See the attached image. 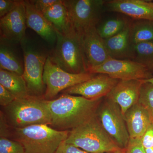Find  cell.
Masks as SVG:
<instances>
[{
    "label": "cell",
    "instance_id": "7402d4cb",
    "mask_svg": "<svg viewBox=\"0 0 153 153\" xmlns=\"http://www.w3.org/2000/svg\"><path fill=\"white\" fill-rule=\"evenodd\" d=\"M130 33L134 45L153 41V21L139 20L131 22Z\"/></svg>",
    "mask_w": 153,
    "mask_h": 153
},
{
    "label": "cell",
    "instance_id": "1f68e13d",
    "mask_svg": "<svg viewBox=\"0 0 153 153\" xmlns=\"http://www.w3.org/2000/svg\"><path fill=\"white\" fill-rule=\"evenodd\" d=\"M7 121L3 111L0 113V137H6L9 138L11 135V132Z\"/></svg>",
    "mask_w": 153,
    "mask_h": 153
},
{
    "label": "cell",
    "instance_id": "ba28073f",
    "mask_svg": "<svg viewBox=\"0 0 153 153\" xmlns=\"http://www.w3.org/2000/svg\"><path fill=\"white\" fill-rule=\"evenodd\" d=\"M96 115L105 130L119 147L126 149L130 138L119 106L106 98L99 107Z\"/></svg>",
    "mask_w": 153,
    "mask_h": 153
},
{
    "label": "cell",
    "instance_id": "30bf717a",
    "mask_svg": "<svg viewBox=\"0 0 153 153\" xmlns=\"http://www.w3.org/2000/svg\"><path fill=\"white\" fill-rule=\"evenodd\" d=\"M91 74H107L118 80L146 79L153 77V73L142 64L131 60L111 58L101 65L88 69Z\"/></svg>",
    "mask_w": 153,
    "mask_h": 153
},
{
    "label": "cell",
    "instance_id": "cb8c5ba5",
    "mask_svg": "<svg viewBox=\"0 0 153 153\" xmlns=\"http://www.w3.org/2000/svg\"><path fill=\"white\" fill-rule=\"evenodd\" d=\"M128 23V22L123 18L108 19L97 27V31L102 39H107L121 32Z\"/></svg>",
    "mask_w": 153,
    "mask_h": 153
},
{
    "label": "cell",
    "instance_id": "d6986e66",
    "mask_svg": "<svg viewBox=\"0 0 153 153\" xmlns=\"http://www.w3.org/2000/svg\"><path fill=\"white\" fill-rule=\"evenodd\" d=\"M42 13L57 32L64 36H76L72 31L68 10L63 0H58Z\"/></svg>",
    "mask_w": 153,
    "mask_h": 153
},
{
    "label": "cell",
    "instance_id": "5bb4252c",
    "mask_svg": "<svg viewBox=\"0 0 153 153\" xmlns=\"http://www.w3.org/2000/svg\"><path fill=\"white\" fill-rule=\"evenodd\" d=\"M143 79L120 80L106 98L116 103L123 115L138 102Z\"/></svg>",
    "mask_w": 153,
    "mask_h": 153
},
{
    "label": "cell",
    "instance_id": "ac0fdd59",
    "mask_svg": "<svg viewBox=\"0 0 153 153\" xmlns=\"http://www.w3.org/2000/svg\"><path fill=\"white\" fill-rule=\"evenodd\" d=\"M130 139H141L152 123L148 111L138 102L124 115Z\"/></svg>",
    "mask_w": 153,
    "mask_h": 153
},
{
    "label": "cell",
    "instance_id": "9c48e42d",
    "mask_svg": "<svg viewBox=\"0 0 153 153\" xmlns=\"http://www.w3.org/2000/svg\"><path fill=\"white\" fill-rule=\"evenodd\" d=\"M94 74L89 72L72 74L64 71L53 63L48 56L44 67L43 80L46 91L44 99L49 100L62 91L90 79Z\"/></svg>",
    "mask_w": 153,
    "mask_h": 153
},
{
    "label": "cell",
    "instance_id": "d6a6232c",
    "mask_svg": "<svg viewBox=\"0 0 153 153\" xmlns=\"http://www.w3.org/2000/svg\"><path fill=\"white\" fill-rule=\"evenodd\" d=\"M56 153H89L72 145L68 144L65 141L60 145Z\"/></svg>",
    "mask_w": 153,
    "mask_h": 153
},
{
    "label": "cell",
    "instance_id": "603a6c76",
    "mask_svg": "<svg viewBox=\"0 0 153 153\" xmlns=\"http://www.w3.org/2000/svg\"><path fill=\"white\" fill-rule=\"evenodd\" d=\"M132 60L142 64L153 73V41L134 44Z\"/></svg>",
    "mask_w": 153,
    "mask_h": 153
},
{
    "label": "cell",
    "instance_id": "52a82bcc",
    "mask_svg": "<svg viewBox=\"0 0 153 153\" xmlns=\"http://www.w3.org/2000/svg\"><path fill=\"white\" fill-rule=\"evenodd\" d=\"M24 58L23 78L30 96L43 98L46 86L43 80L48 56L33 47L25 38L21 43Z\"/></svg>",
    "mask_w": 153,
    "mask_h": 153
},
{
    "label": "cell",
    "instance_id": "5b68a950",
    "mask_svg": "<svg viewBox=\"0 0 153 153\" xmlns=\"http://www.w3.org/2000/svg\"><path fill=\"white\" fill-rule=\"evenodd\" d=\"M68 10L72 31L76 37L96 27L106 1L63 0Z\"/></svg>",
    "mask_w": 153,
    "mask_h": 153
},
{
    "label": "cell",
    "instance_id": "ffe728a7",
    "mask_svg": "<svg viewBox=\"0 0 153 153\" xmlns=\"http://www.w3.org/2000/svg\"><path fill=\"white\" fill-rule=\"evenodd\" d=\"M0 84L10 91L16 99L25 98L30 95L22 75L0 69Z\"/></svg>",
    "mask_w": 153,
    "mask_h": 153
},
{
    "label": "cell",
    "instance_id": "277c9868",
    "mask_svg": "<svg viewBox=\"0 0 153 153\" xmlns=\"http://www.w3.org/2000/svg\"><path fill=\"white\" fill-rule=\"evenodd\" d=\"M65 142L89 153H106L120 149L105 130L97 115L70 131Z\"/></svg>",
    "mask_w": 153,
    "mask_h": 153
},
{
    "label": "cell",
    "instance_id": "7c38bea8",
    "mask_svg": "<svg viewBox=\"0 0 153 153\" xmlns=\"http://www.w3.org/2000/svg\"><path fill=\"white\" fill-rule=\"evenodd\" d=\"M119 80L107 74H98L64 91L65 94H77L88 100L100 99L106 97Z\"/></svg>",
    "mask_w": 153,
    "mask_h": 153
},
{
    "label": "cell",
    "instance_id": "4316f807",
    "mask_svg": "<svg viewBox=\"0 0 153 153\" xmlns=\"http://www.w3.org/2000/svg\"><path fill=\"white\" fill-rule=\"evenodd\" d=\"M21 1L0 0V18L7 15L16 8Z\"/></svg>",
    "mask_w": 153,
    "mask_h": 153
},
{
    "label": "cell",
    "instance_id": "4fadbf2b",
    "mask_svg": "<svg viewBox=\"0 0 153 153\" xmlns=\"http://www.w3.org/2000/svg\"><path fill=\"white\" fill-rule=\"evenodd\" d=\"M27 18L24 1L16 8L0 19L1 38L10 42L21 43L25 38Z\"/></svg>",
    "mask_w": 153,
    "mask_h": 153
},
{
    "label": "cell",
    "instance_id": "d590c367",
    "mask_svg": "<svg viewBox=\"0 0 153 153\" xmlns=\"http://www.w3.org/2000/svg\"><path fill=\"white\" fill-rule=\"evenodd\" d=\"M146 153H153V147L145 149Z\"/></svg>",
    "mask_w": 153,
    "mask_h": 153
},
{
    "label": "cell",
    "instance_id": "44dd1931",
    "mask_svg": "<svg viewBox=\"0 0 153 153\" xmlns=\"http://www.w3.org/2000/svg\"><path fill=\"white\" fill-rule=\"evenodd\" d=\"M0 69L23 75L24 66L10 47L1 38Z\"/></svg>",
    "mask_w": 153,
    "mask_h": 153
},
{
    "label": "cell",
    "instance_id": "f546056e",
    "mask_svg": "<svg viewBox=\"0 0 153 153\" xmlns=\"http://www.w3.org/2000/svg\"><path fill=\"white\" fill-rule=\"evenodd\" d=\"M141 141L145 149L153 147V123L148 127L141 138Z\"/></svg>",
    "mask_w": 153,
    "mask_h": 153
},
{
    "label": "cell",
    "instance_id": "8fae6325",
    "mask_svg": "<svg viewBox=\"0 0 153 153\" xmlns=\"http://www.w3.org/2000/svg\"><path fill=\"white\" fill-rule=\"evenodd\" d=\"M77 37L87 72L89 68L101 65L111 59L105 47L104 40L99 35L96 27L89 29Z\"/></svg>",
    "mask_w": 153,
    "mask_h": 153
},
{
    "label": "cell",
    "instance_id": "484cf974",
    "mask_svg": "<svg viewBox=\"0 0 153 153\" xmlns=\"http://www.w3.org/2000/svg\"><path fill=\"white\" fill-rule=\"evenodd\" d=\"M0 153H26L21 143L8 138L0 137Z\"/></svg>",
    "mask_w": 153,
    "mask_h": 153
},
{
    "label": "cell",
    "instance_id": "2e32d148",
    "mask_svg": "<svg viewBox=\"0 0 153 153\" xmlns=\"http://www.w3.org/2000/svg\"><path fill=\"white\" fill-rule=\"evenodd\" d=\"M27 27L35 31L45 41L51 44L56 43L57 34L52 24L41 11L35 7L30 1H24Z\"/></svg>",
    "mask_w": 153,
    "mask_h": 153
},
{
    "label": "cell",
    "instance_id": "e0dca14e",
    "mask_svg": "<svg viewBox=\"0 0 153 153\" xmlns=\"http://www.w3.org/2000/svg\"><path fill=\"white\" fill-rule=\"evenodd\" d=\"M131 22H129L120 33L107 39H104L105 47L111 58L118 60H132L134 44L131 42Z\"/></svg>",
    "mask_w": 153,
    "mask_h": 153
},
{
    "label": "cell",
    "instance_id": "6da1fadb",
    "mask_svg": "<svg viewBox=\"0 0 153 153\" xmlns=\"http://www.w3.org/2000/svg\"><path fill=\"white\" fill-rule=\"evenodd\" d=\"M101 102L102 99L88 100L68 94L47 100L52 119L50 126L58 130L71 131L95 116Z\"/></svg>",
    "mask_w": 153,
    "mask_h": 153
},
{
    "label": "cell",
    "instance_id": "836d02e7",
    "mask_svg": "<svg viewBox=\"0 0 153 153\" xmlns=\"http://www.w3.org/2000/svg\"><path fill=\"white\" fill-rule=\"evenodd\" d=\"M104 153H126V149H119L117 150L113 151V152Z\"/></svg>",
    "mask_w": 153,
    "mask_h": 153
},
{
    "label": "cell",
    "instance_id": "d4e9b609",
    "mask_svg": "<svg viewBox=\"0 0 153 153\" xmlns=\"http://www.w3.org/2000/svg\"><path fill=\"white\" fill-rule=\"evenodd\" d=\"M138 103L148 111L153 123V84L143 82L141 88Z\"/></svg>",
    "mask_w": 153,
    "mask_h": 153
},
{
    "label": "cell",
    "instance_id": "f1b7e54d",
    "mask_svg": "<svg viewBox=\"0 0 153 153\" xmlns=\"http://www.w3.org/2000/svg\"><path fill=\"white\" fill-rule=\"evenodd\" d=\"M16 97L5 88L0 84V105L5 107L11 104Z\"/></svg>",
    "mask_w": 153,
    "mask_h": 153
},
{
    "label": "cell",
    "instance_id": "8992f818",
    "mask_svg": "<svg viewBox=\"0 0 153 153\" xmlns=\"http://www.w3.org/2000/svg\"><path fill=\"white\" fill-rule=\"evenodd\" d=\"M56 46L51 56L53 63L64 71L79 74L87 72L78 38L64 36L56 31Z\"/></svg>",
    "mask_w": 153,
    "mask_h": 153
},
{
    "label": "cell",
    "instance_id": "4dcf8cb0",
    "mask_svg": "<svg viewBox=\"0 0 153 153\" xmlns=\"http://www.w3.org/2000/svg\"><path fill=\"white\" fill-rule=\"evenodd\" d=\"M36 9L42 13L44 12L57 2L58 0H30Z\"/></svg>",
    "mask_w": 153,
    "mask_h": 153
},
{
    "label": "cell",
    "instance_id": "3957f363",
    "mask_svg": "<svg viewBox=\"0 0 153 153\" xmlns=\"http://www.w3.org/2000/svg\"><path fill=\"white\" fill-rule=\"evenodd\" d=\"M3 112L9 125L13 128L36 124L50 126L51 123L47 100L32 96L16 99L11 104L4 107Z\"/></svg>",
    "mask_w": 153,
    "mask_h": 153
},
{
    "label": "cell",
    "instance_id": "9a60e30c",
    "mask_svg": "<svg viewBox=\"0 0 153 153\" xmlns=\"http://www.w3.org/2000/svg\"><path fill=\"white\" fill-rule=\"evenodd\" d=\"M105 5L110 12L121 13L136 20L153 21V1L111 0L106 1Z\"/></svg>",
    "mask_w": 153,
    "mask_h": 153
},
{
    "label": "cell",
    "instance_id": "7a4b0ae2",
    "mask_svg": "<svg viewBox=\"0 0 153 153\" xmlns=\"http://www.w3.org/2000/svg\"><path fill=\"white\" fill-rule=\"evenodd\" d=\"M13 129L14 140L22 144L26 153H56L69 132L58 130L46 124Z\"/></svg>",
    "mask_w": 153,
    "mask_h": 153
},
{
    "label": "cell",
    "instance_id": "e575fe53",
    "mask_svg": "<svg viewBox=\"0 0 153 153\" xmlns=\"http://www.w3.org/2000/svg\"><path fill=\"white\" fill-rule=\"evenodd\" d=\"M143 82H149L153 84V76L149 79H143Z\"/></svg>",
    "mask_w": 153,
    "mask_h": 153
},
{
    "label": "cell",
    "instance_id": "83f0119b",
    "mask_svg": "<svg viewBox=\"0 0 153 153\" xmlns=\"http://www.w3.org/2000/svg\"><path fill=\"white\" fill-rule=\"evenodd\" d=\"M126 153H146L141 139H130L126 149Z\"/></svg>",
    "mask_w": 153,
    "mask_h": 153
}]
</instances>
